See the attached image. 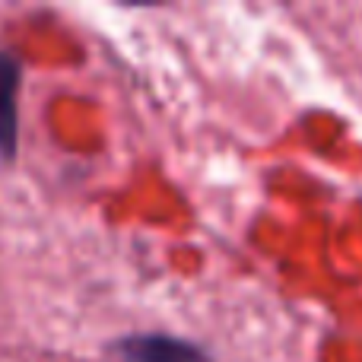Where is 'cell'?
Masks as SVG:
<instances>
[{"mask_svg":"<svg viewBox=\"0 0 362 362\" xmlns=\"http://www.w3.org/2000/svg\"><path fill=\"white\" fill-rule=\"evenodd\" d=\"M23 80V67L13 54L0 51V156L13 159L19 146V112L16 93Z\"/></svg>","mask_w":362,"mask_h":362,"instance_id":"cell-2","label":"cell"},{"mask_svg":"<svg viewBox=\"0 0 362 362\" xmlns=\"http://www.w3.org/2000/svg\"><path fill=\"white\" fill-rule=\"evenodd\" d=\"M115 353L124 362H210L197 344L169 334H134L118 340Z\"/></svg>","mask_w":362,"mask_h":362,"instance_id":"cell-1","label":"cell"}]
</instances>
